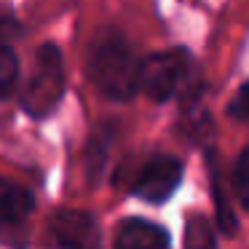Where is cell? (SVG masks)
<instances>
[{
  "mask_svg": "<svg viewBox=\"0 0 249 249\" xmlns=\"http://www.w3.org/2000/svg\"><path fill=\"white\" fill-rule=\"evenodd\" d=\"M233 190H236L238 204L249 212V147H244L236 161V169H233Z\"/></svg>",
  "mask_w": 249,
  "mask_h": 249,
  "instance_id": "obj_11",
  "label": "cell"
},
{
  "mask_svg": "<svg viewBox=\"0 0 249 249\" xmlns=\"http://www.w3.org/2000/svg\"><path fill=\"white\" fill-rule=\"evenodd\" d=\"M49 231L59 249H102V233L89 212L62 209L51 217Z\"/></svg>",
  "mask_w": 249,
  "mask_h": 249,
  "instance_id": "obj_5",
  "label": "cell"
},
{
  "mask_svg": "<svg viewBox=\"0 0 249 249\" xmlns=\"http://www.w3.org/2000/svg\"><path fill=\"white\" fill-rule=\"evenodd\" d=\"M185 163L174 156H156L142 166L137 182L131 185V193L147 204H166L172 193L182 182Z\"/></svg>",
  "mask_w": 249,
  "mask_h": 249,
  "instance_id": "obj_4",
  "label": "cell"
},
{
  "mask_svg": "<svg viewBox=\"0 0 249 249\" xmlns=\"http://www.w3.org/2000/svg\"><path fill=\"white\" fill-rule=\"evenodd\" d=\"M193 72V59L185 49H172L140 62V89L153 102H169L177 97Z\"/></svg>",
  "mask_w": 249,
  "mask_h": 249,
  "instance_id": "obj_3",
  "label": "cell"
},
{
  "mask_svg": "<svg viewBox=\"0 0 249 249\" xmlns=\"http://www.w3.org/2000/svg\"><path fill=\"white\" fill-rule=\"evenodd\" d=\"M206 166H209V185H212V198H214V209H217V220H220V231L222 233H236V217H233L231 204L225 201V190L220 182V163H217L214 153H206Z\"/></svg>",
  "mask_w": 249,
  "mask_h": 249,
  "instance_id": "obj_8",
  "label": "cell"
},
{
  "mask_svg": "<svg viewBox=\"0 0 249 249\" xmlns=\"http://www.w3.org/2000/svg\"><path fill=\"white\" fill-rule=\"evenodd\" d=\"M65 97V62L54 43L38 49L33 75L27 78L22 91V107L33 118H46L56 110Z\"/></svg>",
  "mask_w": 249,
  "mask_h": 249,
  "instance_id": "obj_2",
  "label": "cell"
},
{
  "mask_svg": "<svg viewBox=\"0 0 249 249\" xmlns=\"http://www.w3.org/2000/svg\"><path fill=\"white\" fill-rule=\"evenodd\" d=\"M33 206L35 201L30 190H24L17 182L0 179V231L22 225V220L33 212Z\"/></svg>",
  "mask_w": 249,
  "mask_h": 249,
  "instance_id": "obj_7",
  "label": "cell"
},
{
  "mask_svg": "<svg viewBox=\"0 0 249 249\" xmlns=\"http://www.w3.org/2000/svg\"><path fill=\"white\" fill-rule=\"evenodd\" d=\"M89 78L110 99L126 102L140 91V59L118 30H99L89 46Z\"/></svg>",
  "mask_w": 249,
  "mask_h": 249,
  "instance_id": "obj_1",
  "label": "cell"
},
{
  "mask_svg": "<svg viewBox=\"0 0 249 249\" xmlns=\"http://www.w3.org/2000/svg\"><path fill=\"white\" fill-rule=\"evenodd\" d=\"M185 249H217L214 228L206 217H190L185 225Z\"/></svg>",
  "mask_w": 249,
  "mask_h": 249,
  "instance_id": "obj_10",
  "label": "cell"
},
{
  "mask_svg": "<svg viewBox=\"0 0 249 249\" xmlns=\"http://www.w3.org/2000/svg\"><path fill=\"white\" fill-rule=\"evenodd\" d=\"M228 113H231L233 118L247 121V124H249V81H247V83H244V86L236 91L233 102L228 105Z\"/></svg>",
  "mask_w": 249,
  "mask_h": 249,
  "instance_id": "obj_12",
  "label": "cell"
},
{
  "mask_svg": "<svg viewBox=\"0 0 249 249\" xmlns=\"http://www.w3.org/2000/svg\"><path fill=\"white\" fill-rule=\"evenodd\" d=\"M19 81V59L14 49L6 43V38H0V99H8L17 89Z\"/></svg>",
  "mask_w": 249,
  "mask_h": 249,
  "instance_id": "obj_9",
  "label": "cell"
},
{
  "mask_svg": "<svg viewBox=\"0 0 249 249\" xmlns=\"http://www.w3.org/2000/svg\"><path fill=\"white\" fill-rule=\"evenodd\" d=\"M113 249H172V236L158 222L145 217H126L115 231Z\"/></svg>",
  "mask_w": 249,
  "mask_h": 249,
  "instance_id": "obj_6",
  "label": "cell"
}]
</instances>
